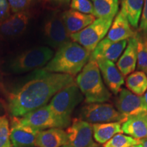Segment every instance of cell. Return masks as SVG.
Returning <instances> with one entry per match:
<instances>
[{"label": "cell", "instance_id": "obj_1", "mask_svg": "<svg viewBox=\"0 0 147 147\" xmlns=\"http://www.w3.org/2000/svg\"><path fill=\"white\" fill-rule=\"evenodd\" d=\"M32 77L8 97V110L13 117H21L47 105L59 91L75 83L69 74L37 69Z\"/></svg>", "mask_w": 147, "mask_h": 147}, {"label": "cell", "instance_id": "obj_2", "mask_svg": "<svg viewBox=\"0 0 147 147\" xmlns=\"http://www.w3.org/2000/svg\"><path fill=\"white\" fill-rule=\"evenodd\" d=\"M91 53L75 42L60 47L43 69L54 73L76 76L89 61Z\"/></svg>", "mask_w": 147, "mask_h": 147}, {"label": "cell", "instance_id": "obj_3", "mask_svg": "<svg viewBox=\"0 0 147 147\" xmlns=\"http://www.w3.org/2000/svg\"><path fill=\"white\" fill-rule=\"evenodd\" d=\"M76 80L88 104L104 103L111 97V93L103 82L99 66L94 59H89Z\"/></svg>", "mask_w": 147, "mask_h": 147}, {"label": "cell", "instance_id": "obj_4", "mask_svg": "<svg viewBox=\"0 0 147 147\" xmlns=\"http://www.w3.org/2000/svg\"><path fill=\"white\" fill-rule=\"evenodd\" d=\"M83 96L78 85L74 83L56 93L49 106L53 113L68 127L71 123V114L83 100Z\"/></svg>", "mask_w": 147, "mask_h": 147}, {"label": "cell", "instance_id": "obj_5", "mask_svg": "<svg viewBox=\"0 0 147 147\" xmlns=\"http://www.w3.org/2000/svg\"><path fill=\"white\" fill-rule=\"evenodd\" d=\"M53 51L47 47H38L25 51L11 60L8 68L14 74L37 70L45 66L53 57Z\"/></svg>", "mask_w": 147, "mask_h": 147}, {"label": "cell", "instance_id": "obj_6", "mask_svg": "<svg viewBox=\"0 0 147 147\" xmlns=\"http://www.w3.org/2000/svg\"><path fill=\"white\" fill-rule=\"evenodd\" d=\"M113 19V17L97 18L82 31L71 34L70 39L92 53L108 34Z\"/></svg>", "mask_w": 147, "mask_h": 147}, {"label": "cell", "instance_id": "obj_7", "mask_svg": "<svg viewBox=\"0 0 147 147\" xmlns=\"http://www.w3.org/2000/svg\"><path fill=\"white\" fill-rule=\"evenodd\" d=\"M80 117L82 120L93 124L111 122L123 123L127 120L113 105L105 103H93L83 106Z\"/></svg>", "mask_w": 147, "mask_h": 147}, {"label": "cell", "instance_id": "obj_8", "mask_svg": "<svg viewBox=\"0 0 147 147\" xmlns=\"http://www.w3.org/2000/svg\"><path fill=\"white\" fill-rule=\"evenodd\" d=\"M21 123L40 131L51 128L67 127V125L53 113L49 104L19 117Z\"/></svg>", "mask_w": 147, "mask_h": 147}, {"label": "cell", "instance_id": "obj_9", "mask_svg": "<svg viewBox=\"0 0 147 147\" xmlns=\"http://www.w3.org/2000/svg\"><path fill=\"white\" fill-rule=\"evenodd\" d=\"M67 142L62 147H97L92 125L82 119H74L66 131Z\"/></svg>", "mask_w": 147, "mask_h": 147}, {"label": "cell", "instance_id": "obj_10", "mask_svg": "<svg viewBox=\"0 0 147 147\" xmlns=\"http://www.w3.org/2000/svg\"><path fill=\"white\" fill-rule=\"evenodd\" d=\"M44 34L47 43L54 49H58L71 41L70 35L65 28L61 15L57 13H53L46 19Z\"/></svg>", "mask_w": 147, "mask_h": 147}, {"label": "cell", "instance_id": "obj_11", "mask_svg": "<svg viewBox=\"0 0 147 147\" xmlns=\"http://www.w3.org/2000/svg\"><path fill=\"white\" fill-rule=\"evenodd\" d=\"M116 107L119 113L127 119L133 116L147 113V108L143 97L134 94L132 92L125 89L120 91L116 102Z\"/></svg>", "mask_w": 147, "mask_h": 147}, {"label": "cell", "instance_id": "obj_12", "mask_svg": "<svg viewBox=\"0 0 147 147\" xmlns=\"http://www.w3.org/2000/svg\"><path fill=\"white\" fill-rule=\"evenodd\" d=\"M10 129L11 142L14 147L34 146L39 131L21 123L19 117H13Z\"/></svg>", "mask_w": 147, "mask_h": 147}, {"label": "cell", "instance_id": "obj_13", "mask_svg": "<svg viewBox=\"0 0 147 147\" xmlns=\"http://www.w3.org/2000/svg\"><path fill=\"white\" fill-rule=\"evenodd\" d=\"M127 45V40L113 42L107 38H104L91 53L90 59L94 60L104 59L115 63L123 53Z\"/></svg>", "mask_w": 147, "mask_h": 147}, {"label": "cell", "instance_id": "obj_14", "mask_svg": "<svg viewBox=\"0 0 147 147\" xmlns=\"http://www.w3.org/2000/svg\"><path fill=\"white\" fill-rule=\"evenodd\" d=\"M95 61L107 87L112 93L117 95L125 82L123 75L113 62L104 59H98Z\"/></svg>", "mask_w": 147, "mask_h": 147}, {"label": "cell", "instance_id": "obj_15", "mask_svg": "<svg viewBox=\"0 0 147 147\" xmlns=\"http://www.w3.org/2000/svg\"><path fill=\"white\" fill-rule=\"evenodd\" d=\"M29 18L27 11L10 15L0 22V36L13 38L22 34L28 26Z\"/></svg>", "mask_w": 147, "mask_h": 147}, {"label": "cell", "instance_id": "obj_16", "mask_svg": "<svg viewBox=\"0 0 147 147\" xmlns=\"http://www.w3.org/2000/svg\"><path fill=\"white\" fill-rule=\"evenodd\" d=\"M61 15L69 35L80 32L95 20L93 15L83 14L73 10L65 11Z\"/></svg>", "mask_w": 147, "mask_h": 147}, {"label": "cell", "instance_id": "obj_17", "mask_svg": "<svg viewBox=\"0 0 147 147\" xmlns=\"http://www.w3.org/2000/svg\"><path fill=\"white\" fill-rule=\"evenodd\" d=\"M136 34L131 29L128 20L120 10L113 20L106 38L113 42H120L134 38Z\"/></svg>", "mask_w": 147, "mask_h": 147}, {"label": "cell", "instance_id": "obj_18", "mask_svg": "<svg viewBox=\"0 0 147 147\" xmlns=\"http://www.w3.org/2000/svg\"><path fill=\"white\" fill-rule=\"evenodd\" d=\"M66 131L61 128H51L38 132L34 146L37 147H62L67 142Z\"/></svg>", "mask_w": 147, "mask_h": 147}, {"label": "cell", "instance_id": "obj_19", "mask_svg": "<svg viewBox=\"0 0 147 147\" xmlns=\"http://www.w3.org/2000/svg\"><path fill=\"white\" fill-rule=\"evenodd\" d=\"M137 61V40L134 37L127 40L125 49L117 61V68L123 76H127L135 70Z\"/></svg>", "mask_w": 147, "mask_h": 147}, {"label": "cell", "instance_id": "obj_20", "mask_svg": "<svg viewBox=\"0 0 147 147\" xmlns=\"http://www.w3.org/2000/svg\"><path fill=\"white\" fill-rule=\"evenodd\" d=\"M122 131L134 138L147 137V113L129 117L121 125Z\"/></svg>", "mask_w": 147, "mask_h": 147}, {"label": "cell", "instance_id": "obj_21", "mask_svg": "<svg viewBox=\"0 0 147 147\" xmlns=\"http://www.w3.org/2000/svg\"><path fill=\"white\" fill-rule=\"evenodd\" d=\"M121 125L120 122L93 124L92 127L95 140L100 144H105L115 135L123 132Z\"/></svg>", "mask_w": 147, "mask_h": 147}, {"label": "cell", "instance_id": "obj_22", "mask_svg": "<svg viewBox=\"0 0 147 147\" xmlns=\"http://www.w3.org/2000/svg\"><path fill=\"white\" fill-rule=\"evenodd\" d=\"M144 0H121V11L134 28L138 27Z\"/></svg>", "mask_w": 147, "mask_h": 147}, {"label": "cell", "instance_id": "obj_23", "mask_svg": "<svg viewBox=\"0 0 147 147\" xmlns=\"http://www.w3.org/2000/svg\"><path fill=\"white\" fill-rule=\"evenodd\" d=\"M95 18H115L119 12V0H91Z\"/></svg>", "mask_w": 147, "mask_h": 147}, {"label": "cell", "instance_id": "obj_24", "mask_svg": "<svg viewBox=\"0 0 147 147\" xmlns=\"http://www.w3.org/2000/svg\"><path fill=\"white\" fill-rule=\"evenodd\" d=\"M126 85L134 94L142 96L147 91V76L142 71L131 73L126 79Z\"/></svg>", "mask_w": 147, "mask_h": 147}, {"label": "cell", "instance_id": "obj_25", "mask_svg": "<svg viewBox=\"0 0 147 147\" xmlns=\"http://www.w3.org/2000/svg\"><path fill=\"white\" fill-rule=\"evenodd\" d=\"M137 40V66L140 71L147 73V36L142 33L136 34Z\"/></svg>", "mask_w": 147, "mask_h": 147}, {"label": "cell", "instance_id": "obj_26", "mask_svg": "<svg viewBox=\"0 0 147 147\" xmlns=\"http://www.w3.org/2000/svg\"><path fill=\"white\" fill-rule=\"evenodd\" d=\"M139 144V140L129 136L118 134L104 144L103 147H131Z\"/></svg>", "mask_w": 147, "mask_h": 147}, {"label": "cell", "instance_id": "obj_27", "mask_svg": "<svg viewBox=\"0 0 147 147\" xmlns=\"http://www.w3.org/2000/svg\"><path fill=\"white\" fill-rule=\"evenodd\" d=\"M0 147H14L10 139L9 121L5 115H0Z\"/></svg>", "mask_w": 147, "mask_h": 147}, {"label": "cell", "instance_id": "obj_28", "mask_svg": "<svg viewBox=\"0 0 147 147\" xmlns=\"http://www.w3.org/2000/svg\"><path fill=\"white\" fill-rule=\"evenodd\" d=\"M70 8L71 10L83 14L91 15L94 14L93 3L89 0H71Z\"/></svg>", "mask_w": 147, "mask_h": 147}, {"label": "cell", "instance_id": "obj_29", "mask_svg": "<svg viewBox=\"0 0 147 147\" xmlns=\"http://www.w3.org/2000/svg\"><path fill=\"white\" fill-rule=\"evenodd\" d=\"M10 10L14 14L26 12L29 10L37 0H8Z\"/></svg>", "mask_w": 147, "mask_h": 147}, {"label": "cell", "instance_id": "obj_30", "mask_svg": "<svg viewBox=\"0 0 147 147\" xmlns=\"http://www.w3.org/2000/svg\"><path fill=\"white\" fill-rule=\"evenodd\" d=\"M140 32L147 36V0H144L142 16L140 24Z\"/></svg>", "mask_w": 147, "mask_h": 147}, {"label": "cell", "instance_id": "obj_31", "mask_svg": "<svg viewBox=\"0 0 147 147\" xmlns=\"http://www.w3.org/2000/svg\"><path fill=\"white\" fill-rule=\"evenodd\" d=\"M10 10L8 0H0V22L10 15Z\"/></svg>", "mask_w": 147, "mask_h": 147}, {"label": "cell", "instance_id": "obj_32", "mask_svg": "<svg viewBox=\"0 0 147 147\" xmlns=\"http://www.w3.org/2000/svg\"><path fill=\"white\" fill-rule=\"evenodd\" d=\"M49 2L52 3L53 4L56 5H60V6H64V5H69L71 0H47Z\"/></svg>", "mask_w": 147, "mask_h": 147}, {"label": "cell", "instance_id": "obj_33", "mask_svg": "<svg viewBox=\"0 0 147 147\" xmlns=\"http://www.w3.org/2000/svg\"><path fill=\"white\" fill-rule=\"evenodd\" d=\"M139 141L140 144L142 145L143 147H147V137L139 140Z\"/></svg>", "mask_w": 147, "mask_h": 147}, {"label": "cell", "instance_id": "obj_34", "mask_svg": "<svg viewBox=\"0 0 147 147\" xmlns=\"http://www.w3.org/2000/svg\"><path fill=\"white\" fill-rule=\"evenodd\" d=\"M142 97H143V99H144V102L145 105H146V108H147V91H146L145 94L143 95Z\"/></svg>", "mask_w": 147, "mask_h": 147}, {"label": "cell", "instance_id": "obj_35", "mask_svg": "<svg viewBox=\"0 0 147 147\" xmlns=\"http://www.w3.org/2000/svg\"><path fill=\"white\" fill-rule=\"evenodd\" d=\"M131 147H143V146L140 144H137V145H134V146H132Z\"/></svg>", "mask_w": 147, "mask_h": 147}, {"label": "cell", "instance_id": "obj_36", "mask_svg": "<svg viewBox=\"0 0 147 147\" xmlns=\"http://www.w3.org/2000/svg\"><path fill=\"white\" fill-rule=\"evenodd\" d=\"M1 110H2V106H1V102H0V112H1Z\"/></svg>", "mask_w": 147, "mask_h": 147}, {"label": "cell", "instance_id": "obj_37", "mask_svg": "<svg viewBox=\"0 0 147 147\" xmlns=\"http://www.w3.org/2000/svg\"><path fill=\"white\" fill-rule=\"evenodd\" d=\"M1 80V71H0V80Z\"/></svg>", "mask_w": 147, "mask_h": 147}]
</instances>
